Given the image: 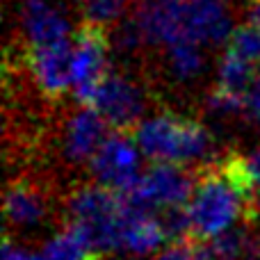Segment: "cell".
<instances>
[{"label": "cell", "mask_w": 260, "mask_h": 260, "mask_svg": "<svg viewBox=\"0 0 260 260\" xmlns=\"http://www.w3.org/2000/svg\"><path fill=\"white\" fill-rule=\"evenodd\" d=\"M46 215L44 194L37 185H32L25 178H16L7 185L5 192V219L9 226L27 229L37 226Z\"/></svg>", "instance_id": "obj_14"}, {"label": "cell", "mask_w": 260, "mask_h": 260, "mask_svg": "<svg viewBox=\"0 0 260 260\" xmlns=\"http://www.w3.org/2000/svg\"><path fill=\"white\" fill-rule=\"evenodd\" d=\"M244 114L260 123V69H258L256 78H253L251 89L247 94V110H244Z\"/></svg>", "instance_id": "obj_24"}, {"label": "cell", "mask_w": 260, "mask_h": 260, "mask_svg": "<svg viewBox=\"0 0 260 260\" xmlns=\"http://www.w3.org/2000/svg\"><path fill=\"white\" fill-rule=\"evenodd\" d=\"M139 148L126 133H110L89 167L96 183L123 197L139 180Z\"/></svg>", "instance_id": "obj_7"}, {"label": "cell", "mask_w": 260, "mask_h": 260, "mask_svg": "<svg viewBox=\"0 0 260 260\" xmlns=\"http://www.w3.org/2000/svg\"><path fill=\"white\" fill-rule=\"evenodd\" d=\"M233 21L224 0H189L185 14V39L203 46H219L233 35Z\"/></svg>", "instance_id": "obj_10"}, {"label": "cell", "mask_w": 260, "mask_h": 260, "mask_svg": "<svg viewBox=\"0 0 260 260\" xmlns=\"http://www.w3.org/2000/svg\"><path fill=\"white\" fill-rule=\"evenodd\" d=\"M199 242L194 240H176V242H167L165 249L155 256V260H194L197 256Z\"/></svg>", "instance_id": "obj_22"}, {"label": "cell", "mask_w": 260, "mask_h": 260, "mask_svg": "<svg viewBox=\"0 0 260 260\" xmlns=\"http://www.w3.org/2000/svg\"><path fill=\"white\" fill-rule=\"evenodd\" d=\"M73 39L53 46L27 48V69L32 71L37 87L46 96H59L71 87Z\"/></svg>", "instance_id": "obj_9"}, {"label": "cell", "mask_w": 260, "mask_h": 260, "mask_svg": "<svg viewBox=\"0 0 260 260\" xmlns=\"http://www.w3.org/2000/svg\"><path fill=\"white\" fill-rule=\"evenodd\" d=\"M110 37L103 25L82 23L73 35V57H71V87L76 99L89 108L99 91L101 82L108 78L110 62Z\"/></svg>", "instance_id": "obj_5"}, {"label": "cell", "mask_w": 260, "mask_h": 260, "mask_svg": "<svg viewBox=\"0 0 260 260\" xmlns=\"http://www.w3.org/2000/svg\"><path fill=\"white\" fill-rule=\"evenodd\" d=\"M229 50L240 57H244L247 62L258 64L260 62V25L251 21H242L240 25H235L233 35L229 39Z\"/></svg>", "instance_id": "obj_18"}, {"label": "cell", "mask_w": 260, "mask_h": 260, "mask_svg": "<svg viewBox=\"0 0 260 260\" xmlns=\"http://www.w3.org/2000/svg\"><path fill=\"white\" fill-rule=\"evenodd\" d=\"M208 110L215 114H238L247 110V99L233 94V91L221 89V87H215L208 94Z\"/></svg>", "instance_id": "obj_20"}, {"label": "cell", "mask_w": 260, "mask_h": 260, "mask_svg": "<svg viewBox=\"0 0 260 260\" xmlns=\"http://www.w3.org/2000/svg\"><path fill=\"white\" fill-rule=\"evenodd\" d=\"M114 39H117L119 50H123V53H133V50H137L144 46V37H142V32H139L137 23H135L133 18L119 23Z\"/></svg>", "instance_id": "obj_21"}, {"label": "cell", "mask_w": 260, "mask_h": 260, "mask_svg": "<svg viewBox=\"0 0 260 260\" xmlns=\"http://www.w3.org/2000/svg\"><path fill=\"white\" fill-rule=\"evenodd\" d=\"M89 108L103 117L112 133L128 135V130H135L144 121L142 114L146 110V99L144 91L123 73L110 71L108 78L101 82Z\"/></svg>", "instance_id": "obj_6"}, {"label": "cell", "mask_w": 260, "mask_h": 260, "mask_svg": "<svg viewBox=\"0 0 260 260\" xmlns=\"http://www.w3.org/2000/svg\"><path fill=\"white\" fill-rule=\"evenodd\" d=\"M133 142L151 162L180 165L197 162L210 153L212 137L201 123L171 112L148 117L133 130Z\"/></svg>", "instance_id": "obj_2"}, {"label": "cell", "mask_w": 260, "mask_h": 260, "mask_svg": "<svg viewBox=\"0 0 260 260\" xmlns=\"http://www.w3.org/2000/svg\"><path fill=\"white\" fill-rule=\"evenodd\" d=\"M3 260H41V258H39V253H30L27 249L16 247V244H12L9 240H5V244H3Z\"/></svg>", "instance_id": "obj_25"}, {"label": "cell", "mask_w": 260, "mask_h": 260, "mask_svg": "<svg viewBox=\"0 0 260 260\" xmlns=\"http://www.w3.org/2000/svg\"><path fill=\"white\" fill-rule=\"evenodd\" d=\"M247 260H260V256H253V258H247Z\"/></svg>", "instance_id": "obj_27"}, {"label": "cell", "mask_w": 260, "mask_h": 260, "mask_svg": "<svg viewBox=\"0 0 260 260\" xmlns=\"http://www.w3.org/2000/svg\"><path fill=\"white\" fill-rule=\"evenodd\" d=\"M126 208L119 194L99 183L82 185L69 197V224L99 253L121 251Z\"/></svg>", "instance_id": "obj_3"}, {"label": "cell", "mask_w": 260, "mask_h": 260, "mask_svg": "<svg viewBox=\"0 0 260 260\" xmlns=\"http://www.w3.org/2000/svg\"><path fill=\"white\" fill-rule=\"evenodd\" d=\"M80 3H82V0H80Z\"/></svg>", "instance_id": "obj_28"}, {"label": "cell", "mask_w": 260, "mask_h": 260, "mask_svg": "<svg viewBox=\"0 0 260 260\" xmlns=\"http://www.w3.org/2000/svg\"><path fill=\"white\" fill-rule=\"evenodd\" d=\"M167 64H169L171 76L183 82L197 78L206 67V59H203L201 46L189 39H183L167 48Z\"/></svg>", "instance_id": "obj_17"}, {"label": "cell", "mask_w": 260, "mask_h": 260, "mask_svg": "<svg viewBox=\"0 0 260 260\" xmlns=\"http://www.w3.org/2000/svg\"><path fill=\"white\" fill-rule=\"evenodd\" d=\"M256 73L258 71L253 69L251 62H247L244 57H240V55L226 50L219 59V71H217V80H219V85L217 87H221V89L233 91V94L247 99Z\"/></svg>", "instance_id": "obj_16"}, {"label": "cell", "mask_w": 260, "mask_h": 260, "mask_svg": "<svg viewBox=\"0 0 260 260\" xmlns=\"http://www.w3.org/2000/svg\"><path fill=\"white\" fill-rule=\"evenodd\" d=\"M41 260H99V251L89 247L76 229L67 226L62 233L53 235L39 253Z\"/></svg>", "instance_id": "obj_15"}, {"label": "cell", "mask_w": 260, "mask_h": 260, "mask_svg": "<svg viewBox=\"0 0 260 260\" xmlns=\"http://www.w3.org/2000/svg\"><path fill=\"white\" fill-rule=\"evenodd\" d=\"M167 242L169 238H167V231L157 215H142V212L126 210L121 229V251L130 253V256H148L155 251L160 253Z\"/></svg>", "instance_id": "obj_13"}, {"label": "cell", "mask_w": 260, "mask_h": 260, "mask_svg": "<svg viewBox=\"0 0 260 260\" xmlns=\"http://www.w3.org/2000/svg\"><path fill=\"white\" fill-rule=\"evenodd\" d=\"M128 0H82V16L85 23H94V25H108L121 18L123 9H126Z\"/></svg>", "instance_id": "obj_19"}, {"label": "cell", "mask_w": 260, "mask_h": 260, "mask_svg": "<svg viewBox=\"0 0 260 260\" xmlns=\"http://www.w3.org/2000/svg\"><path fill=\"white\" fill-rule=\"evenodd\" d=\"M256 197L251 192L244 157L238 153L221 162L203 167L194 180V192L187 203L192 240L206 244L235 229L242 217H253Z\"/></svg>", "instance_id": "obj_1"}, {"label": "cell", "mask_w": 260, "mask_h": 260, "mask_svg": "<svg viewBox=\"0 0 260 260\" xmlns=\"http://www.w3.org/2000/svg\"><path fill=\"white\" fill-rule=\"evenodd\" d=\"M194 180L189 171L180 165L169 162H153L142 176L137 185L123 194L121 201L130 212L155 215L174 208H187L194 192Z\"/></svg>", "instance_id": "obj_4"}, {"label": "cell", "mask_w": 260, "mask_h": 260, "mask_svg": "<svg viewBox=\"0 0 260 260\" xmlns=\"http://www.w3.org/2000/svg\"><path fill=\"white\" fill-rule=\"evenodd\" d=\"M105 139H108V123L103 121V117L91 108H82L69 119L64 128V155L76 165L85 160L91 162Z\"/></svg>", "instance_id": "obj_12"}, {"label": "cell", "mask_w": 260, "mask_h": 260, "mask_svg": "<svg viewBox=\"0 0 260 260\" xmlns=\"http://www.w3.org/2000/svg\"><path fill=\"white\" fill-rule=\"evenodd\" d=\"M194 260H221V258H219V253L210 247V244H199Z\"/></svg>", "instance_id": "obj_26"}, {"label": "cell", "mask_w": 260, "mask_h": 260, "mask_svg": "<svg viewBox=\"0 0 260 260\" xmlns=\"http://www.w3.org/2000/svg\"><path fill=\"white\" fill-rule=\"evenodd\" d=\"M21 27L30 48L53 46L71 39L69 18L50 0H25L21 7Z\"/></svg>", "instance_id": "obj_11"}, {"label": "cell", "mask_w": 260, "mask_h": 260, "mask_svg": "<svg viewBox=\"0 0 260 260\" xmlns=\"http://www.w3.org/2000/svg\"><path fill=\"white\" fill-rule=\"evenodd\" d=\"M189 0H142L133 14L144 44L174 46L185 39V14Z\"/></svg>", "instance_id": "obj_8"}, {"label": "cell", "mask_w": 260, "mask_h": 260, "mask_svg": "<svg viewBox=\"0 0 260 260\" xmlns=\"http://www.w3.org/2000/svg\"><path fill=\"white\" fill-rule=\"evenodd\" d=\"M242 157H244V171H247L249 185H251L253 197L258 201L260 199V146H256L249 155H242Z\"/></svg>", "instance_id": "obj_23"}]
</instances>
